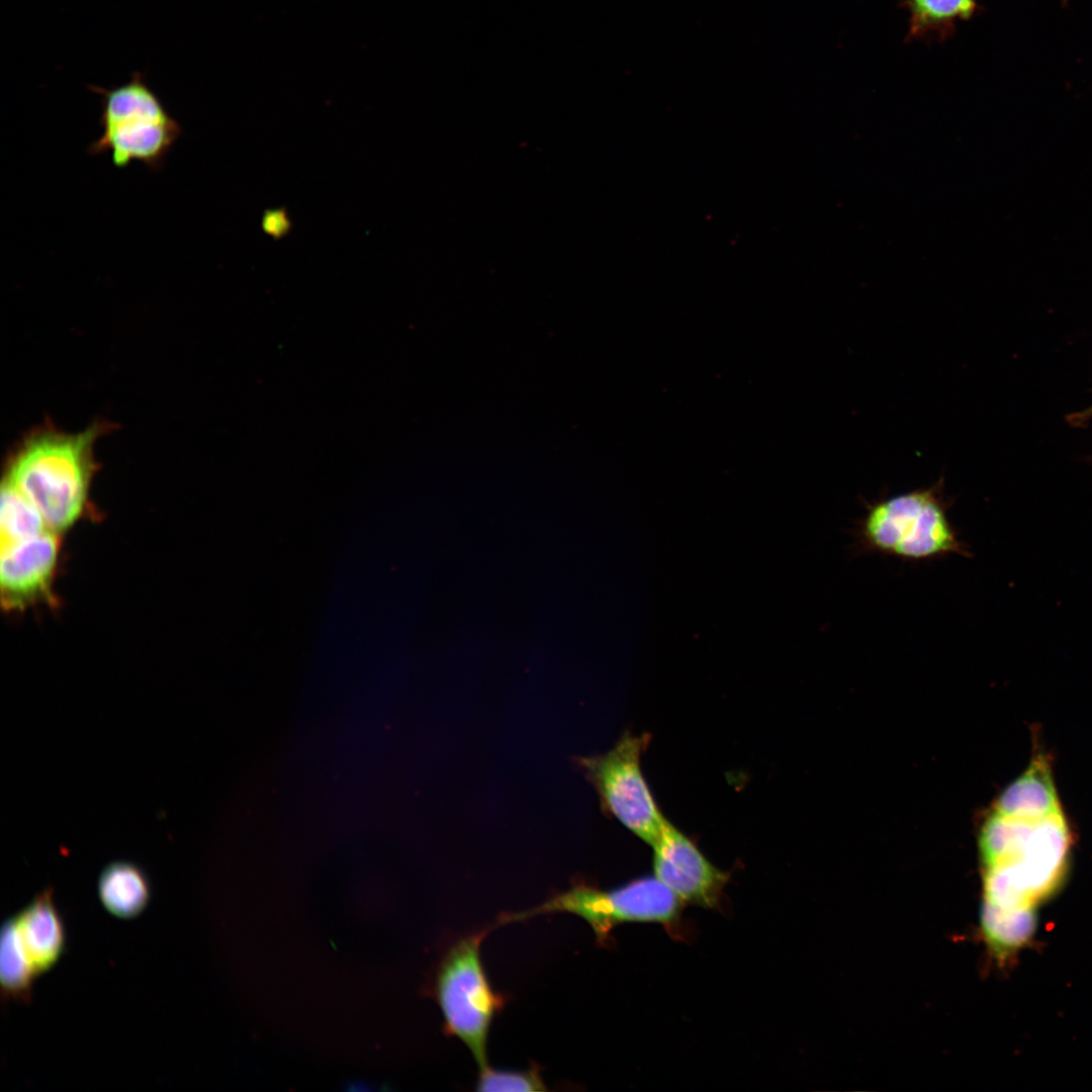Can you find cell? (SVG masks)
<instances>
[{
    "instance_id": "cell-11",
    "label": "cell",
    "mask_w": 1092,
    "mask_h": 1092,
    "mask_svg": "<svg viewBox=\"0 0 1092 1092\" xmlns=\"http://www.w3.org/2000/svg\"><path fill=\"white\" fill-rule=\"evenodd\" d=\"M995 811L1039 818L1062 810L1044 756L1036 755L1028 768L1000 796Z\"/></svg>"
},
{
    "instance_id": "cell-12",
    "label": "cell",
    "mask_w": 1092,
    "mask_h": 1092,
    "mask_svg": "<svg viewBox=\"0 0 1092 1092\" xmlns=\"http://www.w3.org/2000/svg\"><path fill=\"white\" fill-rule=\"evenodd\" d=\"M899 7L909 15L906 42H943L954 35L959 22L980 10L978 0H900Z\"/></svg>"
},
{
    "instance_id": "cell-9",
    "label": "cell",
    "mask_w": 1092,
    "mask_h": 1092,
    "mask_svg": "<svg viewBox=\"0 0 1092 1092\" xmlns=\"http://www.w3.org/2000/svg\"><path fill=\"white\" fill-rule=\"evenodd\" d=\"M59 551V534L51 530L1 545L2 607L8 611H20L48 599Z\"/></svg>"
},
{
    "instance_id": "cell-1",
    "label": "cell",
    "mask_w": 1092,
    "mask_h": 1092,
    "mask_svg": "<svg viewBox=\"0 0 1092 1092\" xmlns=\"http://www.w3.org/2000/svg\"><path fill=\"white\" fill-rule=\"evenodd\" d=\"M1071 832L1062 810L1039 818L993 811L981 836L982 931L997 957L1031 932L1033 910L1065 876Z\"/></svg>"
},
{
    "instance_id": "cell-10",
    "label": "cell",
    "mask_w": 1092,
    "mask_h": 1092,
    "mask_svg": "<svg viewBox=\"0 0 1092 1092\" xmlns=\"http://www.w3.org/2000/svg\"><path fill=\"white\" fill-rule=\"evenodd\" d=\"M14 918L35 974L49 971L62 957L66 944L65 927L53 891L46 889L39 893Z\"/></svg>"
},
{
    "instance_id": "cell-4",
    "label": "cell",
    "mask_w": 1092,
    "mask_h": 1092,
    "mask_svg": "<svg viewBox=\"0 0 1092 1092\" xmlns=\"http://www.w3.org/2000/svg\"><path fill=\"white\" fill-rule=\"evenodd\" d=\"M88 87L101 99L102 132L87 152L110 154L117 168L140 162L152 171L160 170L182 134V127L167 111L145 75L134 72L128 81L110 88Z\"/></svg>"
},
{
    "instance_id": "cell-17",
    "label": "cell",
    "mask_w": 1092,
    "mask_h": 1092,
    "mask_svg": "<svg viewBox=\"0 0 1092 1092\" xmlns=\"http://www.w3.org/2000/svg\"><path fill=\"white\" fill-rule=\"evenodd\" d=\"M263 229L274 237H280L289 230V219L282 210L266 211L263 217Z\"/></svg>"
},
{
    "instance_id": "cell-14",
    "label": "cell",
    "mask_w": 1092,
    "mask_h": 1092,
    "mask_svg": "<svg viewBox=\"0 0 1092 1092\" xmlns=\"http://www.w3.org/2000/svg\"><path fill=\"white\" fill-rule=\"evenodd\" d=\"M35 972L22 944L14 917L1 927L0 980L5 993L15 999L30 997Z\"/></svg>"
},
{
    "instance_id": "cell-5",
    "label": "cell",
    "mask_w": 1092,
    "mask_h": 1092,
    "mask_svg": "<svg viewBox=\"0 0 1092 1092\" xmlns=\"http://www.w3.org/2000/svg\"><path fill=\"white\" fill-rule=\"evenodd\" d=\"M684 902L655 876L637 878L618 888L603 890L585 883L573 885L534 908L504 915L498 923L521 921L540 914L567 912L585 920L597 942L608 946L611 931L627 922L662 925L681 938Z\"/></svg>"
},
{
    "instance_id": "cell-2",
    "label": "cell",
    "mask_w": 1092,
    "mask_h": 1092,
    "mask_svg": "<svg viewBox=\"0 0 1092 1092\" xmlns=\"http://www.w3.org/2000/svg\"><path fill=\"white\" fill-rule=\"evenodd\" d=\"M101 429L77 434L41 429L23 441L8 463L5 481L33 504L55 533L71 528L85 510Z\"/></svg>"
},
{
    "instance_id": "cell-15",
    "label": "cell",
    "mask_w": 1092,
    "mask_h": 1092,
    "mask_svg": "<svg viewBox=\"0 0 1092 1092\" xmlns=\"http://www.w3.org/2000/svg\"><path fill=\"white\" fill-rule=\"evenodd\" d=\"M47 530L50 529L33 504L4 480L1 487V545L24 540Z\"/></svg>"
},
{
    "instance_id": "cell-6",
    "label": "cell",
    "mask_w": 1092,
    "mask_h": 1092,
    "mask_svg": "<svg viewBox=\"0 0 1092 1092\" xmlns=\"http://www.w3.org/2000/svg\"><path fill=\"white\" fill-rule=\"evenodd\" d=\"M488 929L458 940L445 954L436 978L437 1001L447 1035L458 1037L479 1069L487 1065L486 1045L491 1022L506 1003L489 983L480 958Z\"/></svg>"
},
{
    "instance_id": "cell-13",
    "label": "cell",
    "mask_w": 1092,
    "mask_h": 1092,
    "mask_svg": "<svg viewBox=\"0 0 1092 1092\" xmlns=\"http://www.w3.org/2000/svg\"><path fill=\"white\" fill-rule=\"evenodd\" d=\"M98 895L108 912L127 919L145 910L151 898V885L139 866L127 860H115L100 873Z\"/></svg>"
},
{
    "instance_id": "cell-18",
    "label": "cell",
    "mask_w": 1092,
    "mask_h": 1092,
    "mask_svg": "<svg viewBox=\"0 0 1092 1092\" xmlns=\"http://www.w3.org/2000/svg\"><path fill=\"white\" fill-rule=\"evenodd\" d=\"M1086 414L1091 415L1092 414V407Z\"/></svg>"
},
{
    "instance_id": "cell-16",
    "label": "cell",
    "mask_w": 1092,
    "mask_h": 1092,
    "mask_svg": "<svg viewBox=\"0 0 1092 1092\" xmlns=\"http://www.w3.org/2000/svg\"><path fill=\"white\" fill-rule=\"evenodd\" d=\"M475 1089L477 1091H547L541 1069L533 1065L525 1071L495 1070L486 1066L479 1069Z\"/></svg>"
},
{
    "instance_id": "cell-3",
    "label": "cell",
    "mask_w": 1092,
    "mask_h": 1092,
    "mask_svg": "<svg viewBox=\"0 0 1092 1092\" xmlns=\"http://www.w3.org/2000/svg\"><path fill=\"white\" fill-rule=\"evenodd\" d=\"M951 505L943 476L928 486L867 502L855 530L857 545L911 562L970 558V546L949 518Z\"/></svg>"
},
{
    "instance_id": "cell-7",
    "label": "cell",
    "mask_w": 1092,
    "mask_h": 1092,
    "mask_svg": "<svg viewBox=\"0 0 1092 1092\" xmlns=\"http://www.w3.org/2000/svg\"><path fill=\"white\" fill-rule=\"evenodd\" d=\"M649 741L646 733H625L608 752L583 756L577 762L596 789L602 809L650 845L665 817L641 766Z\"/></svg>"
},
{
    "instance_id": "cell-8",
    "label": "cell",
    "mask_w": 1092,
    "mask_h": 1092,
    "mask_svg": "<svg viewBox=\"0 0 1092 1092\" xmlns=\"http://www.w3.org/2000/svg\"><path fill=\"white\" fill-rule=\"evenodd\" d=\"M650 845L654 876L684 903L720 906L729 874L713 864L688 835L665 818Z\"/></svg>"
}]
</instances>
